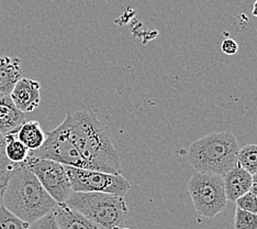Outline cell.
Masks as SVG:
<instances>
[{"label": "cell", "instance_id": "obj_1", "mask_svg": "<svg viewBox=\"0 0 257 229\" xmlns=\"http://www.w3.org/2000/svg\"><path fill=\"white\" fill-rule=\"evenodd\" d=\"M71 137L90 170L121 174L122 166L118 151L110 139L107 128L93 111L67 113Z\"/></svg>", "mask_w": 257, "mask_h": 229}, {"label": "cell", "instance_id": "obj_2", "mask_svg": "<svg viewBox=\"0 0 257 229\" xmlns=\"http://www.w3.org/2000/svg\"><path fill=\"white\" fill-rule=\"evenodd\" d=\"M2 204L28 224L54 210L57 204L25 164H16L6 185Z\"/></svg>", "mask_w": 257, "mask_h": 229}, {"label": "cell", "instance_id": "obj_3", "mask_svg": "<svg viewBox=\"0 0 257 229\" xmlns=\"http://www.w3.org/2000/svg\"><path fill=\"white\" fill-rule=\"evenodd\" d=\"M238 149L231 132L209 133L190 144L188 161L196 172L223 176L237 164Z\"/></svg>", "mask_w": 257, "mask_h": 229}, {"label": "cell", "instance_id": "obj_4", "mask_svg": "<svg viewBox=\"0 0 257 229\" xmlns=\"http://www.w3.org/2000/svg\"><path fill=\"white\" fill-rule=\"evenodd\" d=\"M65 204L103 229H121L127 213L124 197L108 193L73 191Z\"/></svg>", "mask_w": 257, "mask_h": 229}, {"label": "cell", "instance_id": "obj_5", "mask_svg": "<svg viewBox=\"0 0 257 229\" xmlns=\"http://www.w3.org/2000/svg\"><path fill=\"white\" fill-rule=\"evenodd\" d=\"M187 189L200 216L213 219L224 210L227 199L222 176L196 172L188 181Z\"/></svg>", "mask_w": 257, "mask_h": 229}, {"label": "cell", "instance_id": "obj_6", "mask_svg": "<svg viewBox=\"0 0 257 229\" xmlns=\"http://www.w3.org/2000/svg\"><path fill=\"white\" fill-rule=\"evenodd\" d=\"M29 157L48 159L67 167L89 169L88 164L76 148L66 119L54 130L46 133L44 143L38 150L30 152Z\"/></svg>", "mask_w": 257, "mask_h": 229}, {"label": "cell", "instance_id": "obj_7", "mask_svg": "<svg viewBox=\"0 0 257 229\" xmlns=\"http://www.w3.org/2000/svg\"><path fill=\"white\" fill-rule=\"evenodd\" d=\"M65 167L74 192L108 193L124 197L131 183L122 174H112L90 169Z\"/></svg>", "mask_w": 257, "mask_h": 229}, {"label": "cell", "instance_id": "obj_8", "mask_svg": "<svg viewBox=\"0 0 257 229\" xmlns=\"http://www.w3.org/2000/svg\"><path fill=\"white\" fill-rule=\"evenodd\" d=\"M23 164L37 176L41 185L56 203L66 202L73 191L71 181L63 164L36 157H29Z\"/></svg>", "mask_w": 257, "mask_h": 229}, {"label": "cell", "instance_id": "obj_9", "mask_svg": "<svg viewBox=\"0 0 257 229\" xmlns=\"http://www.w3.org/2000/svg\"><path fill=\"white\" fill-rule=\"evenodd\" d=\"M40 88L41 85L39 82L30 79H21L10 93V97L16 107L22 113H31L40 105Z\"/></svg>", "mask_w": 257, "mask_h": 229}, {"label": "cell", "instance_id": "obj_10", "mask_svg": "<svg viewBox=\"0 0 257 229\" xmlns=\"http://www.w3.org/2000/svg\"><path fill=\"white\" fill-rule=\"evenodd\" d=\"M227 201L235 202L238 197L250 191L253 185V176L238 164L222 176Z\"/></svg>", "mask_w": 257, "mask_h": 229}, {"label": "cell", "instance_id": "obj_11", "mask_svg": "<svg viewBox=\"0 0 257 229\" xmlns=\"http://www.w3.org/2000/svg\"><path fill=\"white\" fill-rule=\"evenodd\" d=\"M52 213L60 229H103L65 203L57 204Z\"/></svg>", "mask_w": 257, "mask_h": 229}, {"label": "cell", "instance_id": "obj_12", "mask_svg": "<svg viewBox=\"0 0 257 229\" xmlns=\"http://www.w3.org/2000/svg\"><path fill=\"white\" fill-rule=\"evenodd\" d=\"M26 114L16 107L10 95H0V131L7 136L18 130L25 122Z\"/></svg>", "mask_w": 257, "mask_h": 229}, {"label": "cell", "instance_id": "obj_13", "mask_svg": "<svg viewBox=\"0 0 257 229\" xmlns=\"http://www.w3.org/2000/svg\"><path fill=\"white\" fill-rule=\"evenodd\" d=\"M21 60L18 57L0 56V95H10L21 80Z\"/></svg>", "mask_w": 257, "mask_h": 229}, {"label": "cell", "instance_id": "obj_14", "mask_svg": "<svg viewBox=\"0 0 257 229\" xmlns=\"http://www.w3.org/2000/svg\"><path fill=\"white\" fill-rule=\"evenodd\" d=\"M17 138L25 144L29 151H36L45 141V133L41 128L40 122L31 120L23 122L17 130Z\"/></svg>", "mask_w": 257, "mask_h": 229}, {"label": "cell", "instance_id": "obj_15", "mask_svg": "<svg viewBox=\"0 0 257 229\" xmlns=\"http://www.w3.org/2000/svg\"><path fill=\"white\" fill-rule=\"evenodd\" d=\"M5 155L8 160L13 163H23L30 155V151L21 141L17 138V131L10 132L6 136Z\"/></svg>", "mask_w": 257, "mask_h": 229}, {"label": "cell", "instance_id": "obj_16", "mask_svg": "<svg viewBox=\"0 0 257 229\" xmlns=\"http://www.w3.org/2000/svg\"><path fill=\"white\" fill-rule=\"evenodd\" d=\"M237 164L250 174L257 172V144H246L238 149Z\"/></svg>", "mask_w": 257, "mask_h": 229}, {"label": "cell", "instance_id": "obj_17", "mask_svg": "<svg viewBox=\"0 0 257 229\" xmlns=\"http://www.w3.org/2000/svg\"><path fill=\"white\" fill-rule=\"evenodd\" d=\"M29 226L30 224L10 213L3 204L0 205V229H29Z\"/></svg>", "mask_w": 257, "mask_h": 229}, {"label": "cell", "instance_id": "obj_18", "mask_svg": "<svg viewBox=\"0 0 257 229\" xmlns=\"http://www.w3.org/2000/svg\"><path fill=\"white\" fill-rule=\"evenodd\" d=\"M5 148H0V205L3 202V194L5 192L6 185L10 178L11 172L14 171L16 163L10 162L5 155Z\"/></svg>", "mask_w": 257, "mask_h": 229}, {"label": "cell", "instance_id": "obj_19", "mask_svg": "<svg viewBox=\"0 0 257 229\" xmlns=\"http://www.w3.org/2000/svg\"><path fill=\"white\" fill-rule=\"evenodd\" d=\"M234 229H257V214L236 207Z\"/></svg>", "mask_w": 257, "mask_h": 229}, {"label": "cell", "instance_id": "obj_20", "mask_svg": "<svg viewBox=\"0 0 257 229\" xmlns=\"http://www.w3.org/2000/svg\"><path fill=\"white\" fill-rule=\"evenodd\" d=\"M235 203L236 207L249 211V213L257 214V197L250 191L247 192L246 194H244L243 196L238 197Z\"/></svg>", "mask_w": 257, "mask_h": 229}, {"label": "cell", "instance_id": "obj_21", "mask_svg": "<svg viewBox=\"0 0 257 229\" xmlns=\"http://www.w3.org/2000/svg\"><path fill=\"white\" fill-rule=\"evenodd\" d=\"M29 229H60L53 213L43 216L42 218L36 220L29 226Z\"/></svg>", "mask_w": 257, "mask_h": 229}, {"label": "cell", "instance_id": "obj_22", "mask_svg": "<svg viewBox=\"0 0 257 229\" xmlns=\"http://www.w3.org/2000/svg\"><path fill=\"white\" fill-rule=\"evenodd\" d=\"M221 50L226 55H234L238 51V44L235 40L231 38H226L222 41Z\"/></svg>", "mask_w": 257, "mask_h": 229}, {"label": "cell", "instance_id": "obj_23", "mask_svg": "<svg viewBox=\"0 0 257 229\" xmlns=\"http://www.w3.org/2000/svg\"><path fill=\"white\" fill-rule=\"evenodd\" d=\"M6 144V136L3 134V132L0 131V148H5Z\"/></svg>", "mask_w": 257, "mask_h": 229}, {"label": "cell", "instance_id": "obj_24", "mask_svg": "<svg viewBox=\"0 0 257 229\" xmlns=\"http://www.w3.org/2000/svg\"><path fill=\"white\" fill-rule=\"evenodd\" d=\"M250 192H252L254 195L257 197V183H253L252 187H250Z\"/></svg>", "mask_w": 257, "mask_h": 229}, {"label": "cell", "instance_id": "obj_25", "mask_svg": "<svg viewBox=\"0 0 257 229\" xmlns=\"http://www.w3.org/2000/svg\"><path fill=\"white\" fill-rule=\"evenodd\" d=\"M252 15L257 18V0H255L254 6H253V10H252Z\"/></svg>", "mask_w": 257, "mask_h": 229}, {"label": "cell", "instance_id": "obj_26", "mask_svg": "<svg viewBox=\"0 0 257 229\" xmlns=\"http://www.w3.org/2000/svg\"><path fill=\"white\" fill-rule=\"evenodd\" d=\"M252 176H253V183H257V172Z\"/></svg>", "mask_w": 257, "mask_h": 229}, {"label": "cell", "instance_id": "obj_27", "mask_svg": "<svg viewBox=\"0 0 257 229\" xmlns=\"http://www.w3.org/2000/svg\"><path fill=\"white\" fill-rule=\"evenodd\" d=\"M121 229H131V228H123V227H122Z\"/></svg>", "mask_w": 257, "mask_h": 229}]
</instances>
